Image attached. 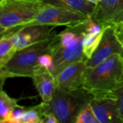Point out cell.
Wrapping results in <instances>:
<instances>
[{
	"label": "cell",
	"mask_w": 123,
	"mask_h": 123,
	"mask_svg": "<svg viewBox=\"0 0 123 123\" xmlns=\"http://www.w3.org/2000/svg\"><path fill=\"white\" fill-rule=\"evenodd\" d=\"M17 99L9 97L6 92L1 89L0 92V123H6L14 109L18 105Z\"/></svg>",
	"instance_id": "obj_14"
},
{
	"label": "cell",
	"mask_w": 123,
	"mask_h": 123,
	"mask_svg": "<svg viewBox=\"0 0 123 123\" xmlns=\"http://www.w3.org/2000/svg\"><path fill=\"white\" fill-rule=\"evenodd\" d=\"M115 53L123 55V48L116 37L112 26H106L101 42L92 55L86 61L87 69L92 68Z\"/></svg>",
	"instance_id": "obj_9"
},
{
	"label": "cell",
	"mask_w": 123,
	"mask_h": 123,
	"mask_svg": "<svg viewBox=\"0 0 123 123\" xmlns=\"http://www.w3.org/2000/svg\"><path fill=\"white\" fill-rule=\"evenodd\" d=\"M86 33L83 23L67 27L58 34L57 41L51 52L53 58L51 72L55 77L70 64L86 59L83 53V40Z\"/></svg>",
	"instance_id": "obj_3"
},
{
	"label": "cell",
	"mask_w": 123,
	"mask_h": 123,
	"mask_svg": "<svg viewBox=\"0 0 123 123\" xmlns=\"http://www.w3.org/2000/svg\"><path fill=\"white\" fill-rule=\"evenodd\" d=\"M4 1V0H0V2H1V1Z\"/></svg>",
	"instance_id": "obj_25"
},
{
	"label": "cell",
	"mask_w": 123,
	"mask_h": 123,
	"mask_svg": "<svg viewBox=\"0 0 123 123\" xmlns=\"http://www.w3.org/2000/svg\"><path fill=\"white\" fill-rule=\"evenodd\" d=\"M86 61L75 62L64 68L56 76V86L63 91H74L82 87L87 69Z\"/></svg>",
	"instance_id": "obj_8"
},
{
	"label": "cell",
	"mask_w": 123,
	"mask_h": 123,
	"mask_svg": "<svg viewBox=\"0 0 123 123\" xmlns=\"http://www.w3.org/2000/svg\"><path fill=\"white\" fill-rule=\"evenodd\" d=\"M20 123H43L41 103L35 106L27 107Z\"/></svg>",
	"instance_id": "obj_17"
},
{
	"label": "cell",
	"mask_w": 123,
	"mask_h": 123,
	"mask_svg": "<svg viewBox=\"0 0 123 123\" xmlns=\"http://www.w3.org/2000/svg\"><path fill=\"white\" fill-rule=\"evenodd\" d=\"M104 27H105L100 25L99 23L94 21L92 19V17H89L84 22L85 31L87 33H94V34L100 33L103 30Z\"/></svg>",
	"instance_id": "obj_19"
},
{
	"label": "cell",
	"mask_w": 123,
	"mask_h": 123,
	"mask_svg": "<svg viewBox=\"0 0 123 123\" xmlns=\"http://www.w3.org/2000/svg\"><path fill=\"white\" fill-rule=\"evenodd\" d=\"M114 33L123 48V20L112 25Z\"/></svg>",
	"instance_id": "obj_22"
},
{
	"label": "cell",
	"mask_w": 123,
	"mask_h": 123,
	"mask_svg": "<svg viewBox=\"0 0 123 123\" xmlns=\"http://www.w3.org/2000/svg\"><path fill=\"white\" fill-rule=\"evenodd\" d=\"M119 107L120 117L123 122V88L119 94Z\"/></svg>",
	"instance_id": "obj_23"
},
{
	"label": "cell",
	"mask_w": 123,
	"mask_h": 123,
	"mask_svg": "<svg viewBox=\"0 0 123 123\" xmlns=\"http://www.w3.org/2000/svg\"><path fill=\"white\" fill-rule=\"evenodd\" d=\"M106 27V26H105ZM105 27L103 30L98 34L86 33L83 40V53L85 58L89 60L92 58V55L98 48L101 40L102 38Z\"/></svg>",
	"instance_id": "obj_16"
},
{
	"label": "cell",
	"mask_w": 123,
	"mask_h": 123,
	"mask_svg": "<svg viewBox=\"0 0 123 123\" xmlns=\"http://www.w3.org/2000/svg\"><path fill=\"white\" fill-rule=\"evenodd\" d=\"M82 87L93 98L117 96L123 88V55L115 53L86 69Z\"/></svg>",
	"instance_id": "obj_1"
},
{
	"label": "cell",
	"mask_w": 123,
	"mask_h": 123,
	"mask_svg": "<svg viewBox=\"0 0 123 123\" xmlns=\"http://www.w3.org/2000/svg\"><path fill=\"white\" fill-rule=\"evenodd\" d=\"M92 99L93 96L83 87L74 91L56 89L51 102L47 104L59 123H74L79 112Z\"/></svg>",
	"instance_id": "obj_5"
},
{
	"label": "cell",
	"mask_w": 123,
	"mask_h": 123,
	"mask_svg": "<svg viewBox=\"0 0 123 123\" xmlns=\"http://www.w3.org/2000/svg\"><path fill=\"white\" fill-rule=\"evenodd\" d=\"M90 105L99 123H123L120 117L117 96L93 98Z\"/></svg>",
	"instance_id": "obj_10"
},
{
	"label": "cell",
	"mask_w": 123,
	"mask_h": 123,
	"mask_svg": "<svg viewBox=\"0 0 123 123\" xmlns=\"http://www.w3.org/2000/svg\"><path fill=\"white\" fill-rule=\"evenodd\" d=\"M39 64L49 68L51 71L53 67V55L50 53H45L42 55L39 58Z\"/></svg>",
	"instance_id": "obj_21"
},
{
	"label": "cell",
	"mask_w": 123,
	"mask_h": 123,
	"mask_svg": "<svg viewBox=\"0 0 123 123\" xmlns=\"http://www.w3.org/2000/svg\"><path fill=\"white\" fill-rule=\"evenodd\" d=\"M26 110L27 107L17 105L11 113L6 123H20V120L24 113L25 112Z\"/></svg>",
	"instance_id": "obj_20"
},
{
	"label": "cell",
	"mask_w": 123,
	"mask_h": 123,
	"mask_svg": "<svg viewBox=\"0 0 123 123\" xmlns=\"http://www.w3.org/2000/svg\"><path fill=\"white\" fill-rule=\"evenodd\" d=\"M54 28L52 25H28L3 35H9L16 50H19L49 37L55 32Z\"/></svg>",
	"instance_id": "obj_7"
},
{
	"label": "cell",
	"mask_w": 123,
	"mask_h": 123,
	"mask_svg": "<svg viewBox=\"0 0 123 123\" xmlns=\"http://www.w3.org/2000/svg\"><path fill=\"white\" fill-rule=\"evenodd\" d=\"M87 1H89V2H91V3L95 4H98L101 1V0H87Z\"/></svg>",
	"instance_id": "obj_24"
},
{
	"label": "cell",
	"mask_w": 123,
	"mask_h": 123,
	"mask_svg": "<svg viewBox=\"0 0 123 123\" xmlns=\"http://www.w3.org/2000/svg\"><path fill=\"white\" fill-rule=\"evenodd\" d=\"M92 19L103 27L123 20V0H101Z\"/></svg>",
	"instance_id": "obj_11"
},
{
	"label": "cell",
	"mask_w": 123,
	"mask_h": 123,
	"mask_svg": "<svg viewBox=\"0 0 123 123\" xmlns=\"http://www.w3.org/2000/svg\"><path fill=\"white\" fill-rule=\"evenodd\" d=\"M89 17H91L61 6L45 2L37 17L23 27L35 25H45L55 27L66 26L70 27L84 23Z\"/></svg>",
	"instance_id": "obj_6"
},
{
	"label": "cell",
	"mask_w": 123,
	"mask_h": 123,
	"mask_svg": "<svg viewBox=\"0 0 123 123\" xmlns=\"http://www.w3.org/2000/svg\"><path fill=\"white\" fill-rule=\"evenodd\" d=\"M17 50L9 35H1L0 40V68L4 67L14 55Z\"/></svg>",
	"instance_id": "obj_15"
},
{
	"label": "cell",
	"mask_w": 123,
	"mask_h": 123,
	"mask_svg": "<svg viewBox=\"0 0 123 123\" xmlns=\"http://www.w3.org/2000/svg\"><path fill=\"white\" fill-rule=\"evenodd\" d=\"M45 3L44 0H4L1 1V35L14 31L32 21Z\"/></svg>",
	"instance_id": "obj_4"
},
{
	"label": "cell",
	"mask_w": 123,
	"mask_h": 123,
	"mask_svg": "<svg viewBox=\"0 0 123 123\" xmlns=\"http://www.w3.org/2000/svg\"><path fill=\"white\" fill-rule=\"evenodd\" d=\"M58 34L54 32L49 37L31 46L17 50L12 58L0 68L1 89L4 81L9 78H32L35 68L39 65L40 57L45 53H50L57 41Z\"/></svg>",
	"instance_id": "obj_2"
},
{
	"label": "cell",
	"mask_w": 123,
	"mask_h": 123,
	"mask_svg": "<svg viewBox=\"0 0 123 123\" xmlns=\"http://www.w3.org/2000/svg\"><path fill=\"white\" fill-rule=\"evenodd\" d=\"M31 79L42 102H50L57 89L55 77L50 70L39 64L35 68Z\"/></svg>",
	"instance_id": "obj_12"
},
{
	"label": "cell",
	"mask_w": 123,
	"mask_h": 123,
	"mask_svg": "<svg viewBox=\"0 0 123 123\" xmlns=\"http://www.w3.org/2000/svg\"><path fill=\"white\" fill-rule=\"evenodd\" d=\"M74 123H99L90 103L79 112Z\"/></svg>",
	"instance_id": "obj_18"
},
{
	"label": "cell",
	"mask_w": 123,
	"mask_h": 123,
	"mask_svg": "<svg viewBox=\"0 0 123 123\" xmlns=\"http://www.w3.org/2000/svg\"><path fill=\"white\" fill-rule=\"evenodd\" d=\"M44 1L47 3L53 4L74 11L83 13L91 17H93L97 8V4L91 3L87 0H44Z\"/></svg>",
	"instance_id": "obj_13"
}]
</instances>
